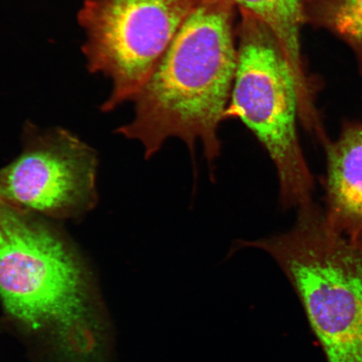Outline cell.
<instances>
[{
    "instance_id": "obj_1",
    "label": "cell",
    "mask_w": 362,
    "mask_h": 362,
    "mask_svg": "<svg viewBox=\"0 0 362 362\" xmlns=\"http://www.w3.org/2000/svg\"><path fill=\"white\" fill-rule=\"evenodd\" d=\"M0 301L60 362H106L107 327L78 251L33 212L0 198Z\"/></svg>"
},
{
    "instance_id": "obj_2",
    "label": "cell",
    "mask_w": 362,
    "mask_h": 362,
    "mask_svg": "<svg viewBox=\"0 0 362 362\" xmlns=\"http://www.w3.org/2000/svg\"><path fill=\"white\" fill-rule=\"evenodd\" d=\"M237 8L232 0H204L136 95L134 119L117 132L141 144L146 158L171 138L192 153L200 143L209 163L220 156L238 64Z\"/></svg>"
},
{
    "instance_id": "obj_3",
    "label": "cell",
    "mask_w": 362,
    "mask_h": 362,
    "mask_svg": "<svg viewBox=\"0 0 362 362\" xmlns=\"http://www.w3.org/2000/svg\"><path fill=\"white\" fill-rule=\"evenodd\" d=\"M246 247L269 253L291 282L327 362H362V252L313 202L293 228Z\"/></svg>"
},
{
    "instance_id": "obj_4",
    "label": "cell",
    "mask_w": 362,
    "mask_h": 362,
    "mask_svg": "<svg viewBox=\"0 0 362 362\" xmlns=\"http://www.w3.org/2000/svg\"><path fill=\"white\" fill-rule=\"evenodd\" d=\"M239 12L238 64L226 119L241 120L256 136L277 170L280 202L298 208L313 201L315 180L298 139L296 80L271 31L251 13Z\"/></svg>"
},
{
    "instance_id": "obj_5",
    "label": "cell",
    "mask_w": 362,
    "mask_h": 362,
    "mask_svg": "<svg viewBox=\"0 0 362 362\" xmlns=\"http://www.w3.org/2000/svg\"><path fill=\"white\" fill-rule=\"evenodd\" d=\"M204 0H85L78 21L93 74L112 81L103 111L133 101L192 13Z\"/></svg>"
},
{
    "instance_id": "obj_6",
    "label": "cell",
    "mask_w": 362,
    "mask_h": 362,
    "mask_svg": "<svg viewBox=\"0 0 362 362\" xmlns=\"http://www.w3.org/2000/svg\"><path fill=\"white\" fill-rule=\"evenodd\" d=\"M98 160L68 131L26 130L21 155L0 170V198L54 219L76 218L98 202Z\"/></svg>"
},
{
    "instance_id": "obj_7",
    "label": "cell",
    "mask_w": 362,
    "mask_h": 362,
    "mask_svg": "<svg viewBox=\"0 0 362 362\" xmlns=\"http://www.w3.org/2000/svg\"><path fill=\"white\" fill-rule=\"evenodd\" d=\"M323 147L325 219L362 252V122H343L337 138Z\"/></svg>"
},
{
    "instance_id": "obj_8",
    "label": "cell",
    "mask_w": 362,
    "mask_h": 362,
    "mask_svg": "<svg viewBox=\"0 0 362 362\" xmlns=\"http://www.w3.org/2000/svg\"><path fill=\"white\" fill-rule=\"evenodd\" d=\"M238 11L260 21L274 35L291 68L298 90L300 119L307 126L321 120L317 107V81L308 74L301 51L300 34L305 24V0H232Z\"/></svg>"
},
{
    "instance_id": "obj_9",
    "label": "cell",
    "mask_w": 362,
    "mask_h": 362,
    "mask_svg": "<svg viewBox=\"0 0 362 362\" xmlns=\"http://www.w3.org/2000/svg\"><path fill=\"white\" fill-rule=\"evenodd\" d=\"M305 18L349 45L362 76V0H305Z\"/></svg>"
}]
</instances>
